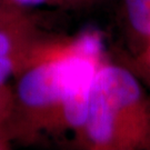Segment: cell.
<instances>
[{
  "label": "cell",
  "instance_id": "1",
  "mask_svg": "<svg viewBox=\"0 0 150 150\" xmlns=\"http://www.w3.org/2000/svg\"><path fill=\"white\" fill-rule=\"evenodd\" d=\"M140 95L139 83L128 70L116 66L97 70L83 127L89 139L95 145L110 144L120 116L139 101Z\"/></svg>",
  "mask_w": 150,
  "mask_h": 150
},
{
  "label": "cell",
  "instance_id": "2",
  "mask_svg": "<svg viewBox=\"0 0 150 150\" xmlns=\"http://www.w3.org/2000/svg\"><path fill=\"white\" fill-rule=\"evenodd\" d=\"M96 60L75 52L64 57L60 103L69 126L83 128L86 125L91 87L97 72Z\"/></svg>",
  "mask_w": 150,
  "mask_h": 150
},
{
  "label": "cell",
  "instance_id": "3",
  "mask_svg": "<svg viewBox=\"0 0 150 150\" xmlns=\"http://www.w3.org/2000/svg\"><path fill=\"white\" fill-rule=\"evenodd\" d=\"M64 58L50 60L25 72L17 86L20 101L29 108H46L60 102Z\"/></svg>",
  "mask_w": 150,
  "mask_h": 150
},
{
  "label": "cell",
  "instance_id": "4",
  "mask_svg": "<svg viewBox=\"0 0 150 150\" xmlns=\"http://www.w3.org/2000/svg\"><path fill=\"white\" fill-rule=\"evenodd\" d=\"M129 22L140 35L150 37V0H125Z\"/></svg>",
  "mask_w": 150,
  "mask_h": 150
},
{
  "label": "cell",
  "instance_id": "5",
  "mask_svg": "<svg viewBox=\"0 0 150 150\" xmlns=\"http://www.w3.org/2000/svg\"><path fill=\"white\" fill-rule=\"evenodd\" d=\"M100 50V42L95 37H86L79 43V48H77L78 54L86 56L88 58L96 60V57Z\"/></svg>",
  "mask_w": 150,
  "mask_h": 150
},
{
  "label": "cell",
  "instance_id": "6",
  "mask_svg": "<svg viewBox=\"0 0 150 150\" xmlns=\"http://www.w3.org/2000/svg\"><path fill=\"white\" fill-rule=\"evenodd\" d=\"M11 48H12V42L10 37L5 32L0 31V56L10 54Z\"/></svg>",
  "mask_w": 150,
  "mask_h": 150
},
{
  "label": "cell",
  "instance_id": "7",
  "mask_svg": "<svg viewBox=\"0 0 150 150\" xmlns=\"http://www.w3.org/2000/svg\"><path fill=\"white\" fill-rule=\"evenodd\" d=\"M47 0H13L18 5L23 6V7H35V6H40L45 4Z\"/></svg>",
  "mask_w": 150,
  "mask_h": 150
}]
</instances>
